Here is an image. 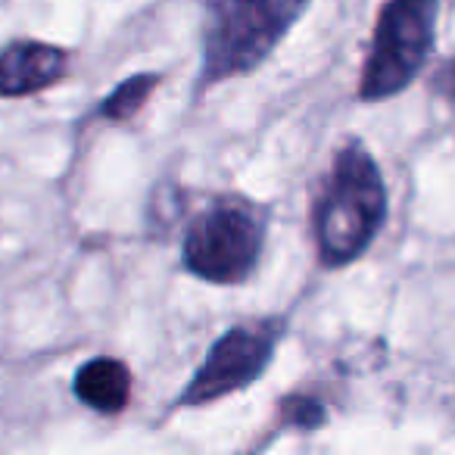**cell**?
Listing matches in <instances>:
<instances>
[{"label": "cell", "instance_id": "ba28073f", "mask_svg": "<svg viewBox=\"0 0 455 455\" xmlns=\"http://www.w3.org/2000/svg\"><path fill=\"white\" fill-rule=\"evenodd\" d=\"M163 84L159 72H134V76L122 78L113 91L100 100L97 116L103 122H132L140 109L150 103V97L156 94V88Z\"/></svg>", "mask_w": 455, "mask_h": 455}, {"label": "cell", "instance_id": "5b68a950", "mask_svg": "<svg viewBox=\"0 0 455 455\" xmlns=\"http://www.w3.org/2000/svg\"><path fill=\"white\" fill-rule=\"evenodd\" d=\"M284 337L287 322L281 315L243 318V322L225 328L206 349L188 384L181 387L172 409H209L221 399L256 387L272 368Z\"/></svg>", "mask_w": 455, "mask_h": 455}, {"label": "cell", "instance_id": "52a82bcc", "mask_svg": "<svg viewBox=\"0 0 455 455\" xmlns=\"http://www.w3.org/2000/svg\"><path fill=\"white\" fill-rule=\"evenodd\" d=\"M132 368L116 355H94L72 374V396L97 415H122L132 405Z\"/></svg>", "mask_w": 455, "mask_h": 455}, {"label": "cell", "instance_id": "3957f363", "mask_svg": "<svg viewBox=\"0 0 455 455\" xmlns=\"http://www.w3.org/2000/svg\"><path fill=\"white\" fill-rule=\"evenodd\" d=\"M203 47L196 91L253 76L293 32L312 0H200Z\"/></svg>", "mask_w": 455, "mask_h": 455}, {"label": "cell", "instance_id": "9c48e42d", "mask_svg": "<svg viewBox=\"0 0 455 455\" xmlns=\"http://www.w3.org/2000/svg\"><path fill=\"white\" fill-rule=\"evenodd\" d=\"M278 427L281 430H297V434H315L328 424V405L312 393H287L278 403Z\"/></svg>", "mask_w": 455, "mask_h": 455}, {"label": "cell", "instance_id": "7a4b0ae2", "mask_svg": "<svg viewBox=\"0 0 455 455\" xmlns=\"http://www.w3.org/2000/svg\"><path fill=\"white\" fill-rule=\"evenodd\" d=\"M268 228L272 212L266 203L241 190L206 196L184 225L181 268L203 284L243 287L266 256Z\"/></svg>", "mask_w": 455, "mask_h": 455}, {"label": "cell", "instance_id": "277c9868", "mask_svg": "<svg viewBox=\"0 0 455 455\" xmlns=\"http://www.w3.org/2000/svg\"><path fill=\"white\" fill-rule=\"evenodd\" d=\"M440 0H384L359 72L362 103H384L409 91L436 44Z\"/></svg>", "mask_w": 455, "mask_h": 455}, {"label": "cell", "instance_id": "30bf717a", "mask_svg": "<svg viewBox=\"0 0 455 455\" xmlns=\"http://www.w3.org/2000/svg\"><path fill=\"white\" fill-rule=\"evenodd\" d=\"M430 94L436 97V100H443L446 107L455 109V57L443 60L440 66L434 69V76H430Z\"/></svg>", "mask_w": 455, "mask_h": 455}, {"label": "cell", "instance_id": "6da1fadb", "mask_svg": "<svg viewBox=\"0 0 455 455\" xmlns=\"http://www.w3.org/2000/svg\"><path fill=\"white\" fill-rule=\"evenodd\" d=\"M390 215L384 172L365 140L347 138L331 156L312 200L315 259L328 272L349 268L374 247Z\"/></svg>", "mask_w": 455, "mask_h": 455}, {"label": "cell", "instance_id": "8992f818", "mask_svg": "<svg viewBox=\"0 0 455 455\" xmlns=\"http://www.w3.org/2000/svg\"><path fill=\"white\" fill-rule=\"evenodd\" d=\"M72 53L53 41L13 38L0 47V100L44 94L69 78Z\"/></svg>", "mask_w": 455, "mask_h": 455}]
</instances>
